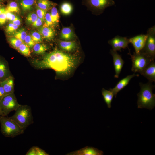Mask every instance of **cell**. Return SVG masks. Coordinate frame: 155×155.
I'll return each mask as SVG.
<instances>
[{"mask_svg":"<svg viewBox=\"0 0 155 155\" xmlns=\"http://www.w3.org/2000/svg\"><path fill=\"white\" fill-rule=\"evenodd\" d=\"M78 59L75 55L69 54L55 49L45 55L40 59L32 61L33 65L40 69H53L59 75L70 73L78 63Z\"/></svg>","mask_w":155,"mask_h":155,"instance_id":"obj_1","label":"cell"},{"mask_svg":"<svg viewBox=\"0 0 155 155\" xmlns=\"http://www.w3.org/2000/svg\"><path fill=\"white\" fill-rule=\"evenodd\" d=\"M152 82L149 81L147 83H140V90L137 95L138 108H146L152 110L155 106V94L152 90L154 86L152 85Z\"/></svg>","mask_w":155,"mask_h":155,"instance_id":"obj_2","label":"cell"},{"mask_svg":"<svg viewBox=\"0 0 155 155\" xmlns=\"http://www.w3.org/2000/svg\"><path fill=\"white\" fill-rule=\"evenodd\" d=\"M9 117L24 131L34 123L31 108L27 105H20L14 114Z\"/></svg>","mask_w":155,"mask_h":155,"instance_id":"obj_3","label":"cell"},{"mask_svg":"<svg viewBox=\"0 0 155 155\" xmlns=\"http://www.w3.org/2000/svg\"><path fill=\"white\" fill-rule=\"evenodd\" d=\"M1 131L5 137L13 138L22 134L24 130L9 117L0 115Z\"/></svg>","mask_w":155,"mask_h":155,"instance_id":"obj_4","label":"cell"},{"mask_svg":"<svg viewBox=\"0 0 155 155\" xmlns=\"http://www.w3.org/2000/svg\"><path fill=\"white\" fill-rule=\"evenodd\" d=\"M131 57L132 61L131 70L134 73H140L154 59L149 57L145 54L140 52L137 53L134 52L131 55L129 51L128 53Z\"/></svg>","mask_w":155,"mask_h":155,"instance_id":"obj_5","label":"cell"},{"mask_svg":"<svg viewBox=\"0 0 155 155\" xmlns=\"http://www.w3.org/2000/svg\"><path fill=\"white\" fill-rule=\"evenodd\" d=\"M20 105L14 93L5 95L0 101L1 115L7 116L12 111H15Z\"/></svg>","mask_w":155,"mask_h":155,"instance_id":"obj_6","label":"cell"},{"mask_svg":"<svg viewBox=\"0 0 155 155\" xmlns=\"http://www.w3.org/2000/svg\"><path fill=\"white\" fill-rule=\"evenodd\" d=\"M145 45L140 51L154 59L155 57V26L148 28Z\"/></svg>","mask_w":155,"mask_h":155,"instance_id":"obj_7","label":"cell"},{"mask_svg":"<svg viewBox=\"0 0 155 155\" xmlns=\"http://www.w3.org/2000/svg\"><path fill=\"white\" fill-rule=\"evenodd\" d=\"M85 3L93 11L102 12L106 8L115 5L114 0H85Z\"/></svg>","mask_w":155,"mask_h":155,"instance_id":"obj_8","label":"cell"},{"mask_svg":"<svg viewBox=\"0 0 155 155\" xmlns=\"http://www.w3.org/2000/svg\"><path fill=\"white\" fill-rule=\"evenodd\" d=\"M108 43L112 46V49L117 51H120L121 49L128 48L129 43V39L125 37H123L117 35L108 42Z\"/></svg>","mask_w":155,"mask_h":155,"instance_id":"obj_9","label":"cell"},{"mask_svg":"<svg viewBox=\"0 0 155 155\" xmlns=\"http://www.w3.org/2000/svg\"><path fill=\"white\" fill-rule=\"evenodd\" d=\"M147 38L146 34L138 35L129 39V43L134 47L135 53H140L144 48Z\"/></svg>","mask_w":155,"mask_h":155,"instance_id":"obj_10","label":"cell"},{"mask_svg":"<svg viewBox=\"0 0 155 155\" xmlns=\"http://www.w3.org/2000/svg\"><path fill=\"white\" fill-rule=\"evenodd\" d=\"M110 53L112 56L115 75L114 77L117 78L119 77L124 65V61L121 58V55H119L117 51L112 49L110 50Z\"/></svg>","mask_w":155,"mask_h":155,"instance_id":"obj_11","label":"cell"},{"mask_svg":"<svg viewBox=\"0 0 155 155\" xmlns=\"http://www.w3.org/2000/svg\"><path fill=\"white\" fill-rule=\"evenodd\" d=\"M103 152L92 147L86 146L78 150L70 152L67 155H102Z\"/></svg>","mask_w":155,"mask_h":155,"instance_id":"obj_12","label":"cell"},{"mask_svg":"<svg viewBox=\"0 0 155 155\" xmlns=\"http://www.w3.org/2000/svg\"><path fill=\"white\" fill-rule=\"evenodd\" d=\"M139 75V74H135V73L132 75H128L120 80L114 88H110L109 90L113 93L114 96L116 98L117 93L128 85L132 78Z\"/></svg>","mask_w":155,"mask_h":155,"instance_id":"obj_13","label":"cell"},{"mask_svg":"<svg viewBox=\"0 0 155 155\" xmlns=\"http://www.w3.org/2000/svg\"><path fill=\"white\" fill-rule=\"evenodd\" d=\"M142 75L151 82L155 81V63L151 62L140 73Z\"/></svg>","mask_w":155,"mask_h":155,"instance_id":"obj_14","label":"cell"},{"mask_svg":"<svg viewBox=\"0 0 155 155\" xmlns=\"http://www.w3.org/2000/svg\"><path fill=\"white\" fill-rule=\"evenodd\" d=\"M0 84L4 88L5 95L13 93L14 80L12 76H9L4 80L0 82Z\"/></svg>","mask_w":155,"mask_h":155,"instance_id":"obj_15","label":"cell"},{"mask_svg":"<svg viewBox=\"0 0 155 155\" xmlns=\"http://www.w3.org/2000/svg\"><path fill=\"white\" fill-rule=\"evenodd\" d=\"M39 32L44 38L49 40H52L55 35L54 31L52 28L45 26L40 28Z\"/></svg>","mask_w":155,"mask_h":155,"instance_id":"obj_16","label":"cell"},{"mask_svg":"<svg viewBox=\"0 0 155 155\" xmlns=\"http://www.w3.org/2000/svg\"><path fill=\"white\" fill-rule=\"evenodd\" d=\"M8 68L5 61L0 57V82L9 76Z\"/></svg>","mask_w":155,"mask_h":155,"instance_id":"obj_17","label":"cell"},{"mask_svg":"<svg viewBox=\"0 0 155 155\" xmlns=\"http://www.w3.org/2000/svg\"><path fill=\"white\" fill-rule=\"evenodd\" d=\"M59 45L63 50L66 51H71L75 49L76 44L73 41H61L59 42Z\"/></svg>","mask_w":155,"mask_h":155,"instance_id":"obj_18","label":"cell"},{"mask_svg":"<svg viewBox=\"0 0 155 155\" xmlns=\"http://www.w3.org/2000/svg\"><path fill=\"white\" fill-rule=\"evenodd\" d=\"M74 34L72 29L69 27L63 28L60 34L61 38L63 39L68 40L72 39Z\"/></svg>","mask_w":155,"mask_h":155,"instance_id":"obj_19","label":"cell"},{"mask_svg":"<svg viewBox=\"0 0 155 155\" xmlns=\"http://www.w3.org/2000/svg\"><path fill=\"white\" fill-rule=\"evenodd\" d=\"M102 93L107 107L110 108L111 107V102L114 96L113 93L109 90H107L103 88L102 90Z\"/></svg>","mask_w":155,"mask_h":155,"instance_id":"obj_20","label":"cell"},{"mask_svg":"<svg viewBox=\"0 0 155 155\" xmlns=\"http://www.w3.org/2000/svg\"><path fill=\"white\" fill-rule=\"evenodd\" d=\"M35 0H19L20 5L24 11H30L32 8Z\"/></svg>","mask_w":155,"mask_h":155,"instance_id":"obj_21","label":"cell"},{"mask_svg":"<svg viewBox=\"0 0 155 155\" xmlns=\"http://www.w3.org/2000/svg\"><path fill=\"white\" fill-rule=\"evenodd\" d=\"M60 10L63 15H67L72 12L73 7L72 4L68 2H64L60 6Z\"/></svg>","mask_w":155,"mask_h":155,"instance_id":"obj_22","label":"cell"},{"mask_svg":"<svg viewBox=\"0 0 155 155\" xmlns=\"http://www.w3.org/2000/svg\"><path fill=\"white\" fill-rule=\"evenodd\" d=\"M48 49V47L46 45L40 43H35L33 47L34 52L37 54L44 53Z\"/></svg>","mask_w":155,"mask_h":155,"instance_id":"obj_23","label":"cell"},{"mask_svg":"<svg viewBox=\"0 0 155 155\" xmlns=\"http://www.w3.org/2000/svg\"><path fill=\"white\" fill-rule=\"evenodd\" d=\"M53 3L49 0H38L37 7L40 9L47 10L51 7Z\"/></svg>","mask_w":155,"mask_h":155,"instance_id":"obj_24","label":"cell"},{"mask_svg":"<svg viewBox=\"0 0 155 155\" xmlns=\"http://www.w3.org/2000/svg\"><path fill=\"white\" fill-rule=\"evenodd\" d=\"M18 50L25 56L28 57L30 56V48L24 42H23L20 46Z\"/></svg>","mask_w":155,"mask_h":155,"instance_id":"obj_25","label":"cell"},{"mask_svg":"<svg viewBox=\"0 0 155 155\" xmlns=\"http://www.w3.org/2000/svg\"><path fill=\"white\" fill-rule=\"evenodd\" d=\"M6 10L10 12L19 13L20 10L17 3L15 1L10 2L7 5Z\"/></svg>","mask_w":155,"mask_h":155,"instance_id":"obj_26","label":"cell"},{"mask_svg":"<svg viewBox=\"0 0 155 155\" xmlns=\"http://www.w3.org/2000/svg\"><path fill=\"white\" fill-rule=\"evenodd\" d=\"M27 35L26 30L23 28L19 29L14 34V37L20 40L23 42Z\"/></svg>","mask_w":155,"mask_h":155,"instance_id":"obj_27","label":"cell"},{"mask_svg":"<svg viewBox=\"0 0 155 155\" xmlns=\"http://www.w3.org/2000/svg\"><path fill=\"white\" fill-rule=\"evenodd\" d=\"M8 41L10 44L13 48L17 50L20 46L24 42L20 40L15 37L9 38Z\"/></svg>","mask_w":155,"mask_h":155,"instance_id":"obj_28","label":"cell"},{"mask_svg":"<svg viewBox=\"0 0 155 155\" xmlns=\"http://www.w3.org/2000/svg\"><path fill=\"white\" fill-rule=\"evenodd\" d=\"M50 14L53 24L57 23L59 21V16L57 8L53 7Z\"/></svg>","mask_w":155,"mask_h":155,"instance_id":"obj_29","label":"cell"},{"mask_svg":"<svg viewBox=\"0 0 155 155\" xmlns=\"http://www.w3.org/2000/svg\"><path fill=\"white\" fill-rule=\"evenodd\" d=\"M18 27L17 26L11 22L6 26L5 28L6 32L9 34H14L16 31Z\"/></svg>","mask_w":155,"mask_h":155,"instance_id":"obj_30","label":"cell"},{"mask_svg":"<svg viewBox=\"0 0 155 155\" xmlns=\"http://www.w3.org/2000/svg\"><path fill=\"white\" fill-rule=\"evenodd\" d=\"M30 36L35 43H40L42 41V36L39 32H32Z\"/></svg>","mask_w":155,"mask_h":155,"instance_id":"obj_31","label":"cell"},{"mask_svg":"<svg viewBox=\"0 0 155 155\" xmlns=\"http://www.w3.org/2000/svg\"><path fill=\"white\" fill-rule=\"evenodd\" d=\"M36 14L32 12L28 14L26 18V21L28 24H32L38 18Z\"/></svg>","mask_w":155,"mask_h":155,"instance_id":"obj_32","label":"cell"},{"mask_svg":"<svg viewBox=\"0 0 155 155\" xmlns=\"http://www.w3.org/2000/svg\"><path fill=\"white\" fill-rule=\"evenodd\" d=\"M46 11V10L40 9L37 7H36V14L38 17L43 22L44 21Z\"/></svg>","mask_w":155,"mask_h":155,"instance_id":"obj_33","label":"cell"},{"mask_svg":"<svg viewBox=\"0 0 155 155\" xmlns=\"http://www.w3.org/2000/svg\"><path fill=\"white\" fill-rule=\"evenodd\" d=\"M24 42L30 48L33 47L35 44L30 35H27Z\"/></svg>","mask_w":155,"mask_h":155,"instance_id":"obj_34","label":"cell"},{"mask_svg":"<svg viewBox=\"0 0 155 155\" xmlns=\"http://www.w3.org/2000/svg\"><path fill=\"white\" fill-rule=\"evenodd\" d=\"M44 21L45 24L44 26L49 27L53 24L50 13H46Z\"/></svg>","mask_w":155,"mask_h":155,"instance_id":"obj_35","label":"cell"},{"mask_svg":"<svg viewBox=\"0 0 155 155\" xmlns=\"http://www.w3.org/2000/svg\"><path fill=\"white\" fill-rule=\"evenodd\" d=\"M6 11L0 15V25H3L5 24L7 20Z\"/></svg>","mask_w":155,"mask_h":155,"instance_id":"obj_36","label":"cell"},{"mask_svg":"<svg viewBox=\"0 0 155 155\" xmlns=\"http://www.w3.org/2000/svg\"><path fill=\"white\" fill-rule=\"evenodd\" d=\"M36 155H48V153L43 149L38 147L36 146Z\"/></svg>","mask_w":155,"mask_h":155,"instance_id":"obj_37","label":"cell"},{"mask_svg":"<svg viewBox=\"0 0 155 155\" xmlns=\"http://www.w3.org/2000/svg\"><path fill=\"white\" fill-rule=\"evenodd\" d=\"M43 22L40 19L38 18L32 24V25L34 27H37L41 26Z\"/></svg>","mask_w":155,"mask_h":155,"instance_id":"obj_38","label":"cell"},{"mask_svg":"<svg viewBox=\"0 0 155 155\" xmlns=\"http://www.w3.org/2000/svg\"><path fill=\"white\" fill-rule=\"evenodd\" d=\"M26 155H36V146H33L31 147L28 151Z\"/></svg>","mask_w":155,"mask_h":155,"instance_id":"obj_39","label":"cell"},{"mask_svg":"<svg viewBox=\"0 0 155 155\" xmlns=\"http://www.w3.org/2000/svg\"><path fill=\"white\" fill-rule=\"evenodd\" d=\"M11 22L17 26L18 27L21 24V21L20 19L17 16H16L15 20Z\"/></svg>","mask_w":155,"mask_h":155,"instance_id":"obj_40","label":"cell"},{"mask_svg":"<svg viewBox=\"0 0 155 155\" xmlns=\"http://www.w3.org/2000/svg\"><path fill=\"white\" fill-rule=\"evenodd\" d=\"M5 95V92L3 88L0 84V101Z\"/></svg>","mask_w":155,"mask_h":155,"instance_id":"obj_41","label":"cell"},{"mask_svg":"<svg viewBox=\"0 0 155 155\" xmlns=\"http://www.w3.org/2000/svg\"><path fill=\"white\" fill-rule=\"evenodd\" d=\"M16 16L13 13H11L9 20L11 22H12L15 20Z\"/></svg>","mask_w":155,"mask_h":155,"instance_id":"obj_42","label":"cell"},{"mask_svg":"<svg viewBox=\"0 0 155 155\" xmlns=\"http://www.w3.org/2000/svg\"><path fill=\"white\" fill-rule=\"evenodd\" d=\"M6 10V8L3 7H2L0 9V15L3 12H5Z\"/></svg>","mask_w":155,"mask_h":155,"instance_id":"obj_43","label":"cell"},{"mask_svg":"<svg viewBox=\"0 0 155 155\" xmlns=\"http://www.w3.org/2000/svg\"><path fill=\"white\" fill-rule=\"evenodd\" d=\"M2 6L1 4L0 3V9L2 7Z\"/></svg>","mask_w":155,"mask_h":155,"instance_id":"obj_44","label":"cell"},{"mask_svg":"<svg viewBox=\"0 0 155 155\" xmlns=\"http://www.w3.org/2000/svg\"><path fill=\"white\" fill-rule=\"evenodd\" d=\"M0 115H1V113L0 109Z\"/></svg>","mask_w":155,"mask_h":155,"instance_id":"obj_45","label":"cell"},{"mask_svg":"<svg viewBox=\"0 0 155 155\" xmlns=\"http://www.w3.org/2000/svg\"><path fill=\"white\" fill-rule=\"evenodd\" d=\"M2 1V0H0V3L1 2V1Z\"/></svg>","mask_w":155,"mask_h":155,"instance_id":"obj_46","label":"cell"}]
</instances>
